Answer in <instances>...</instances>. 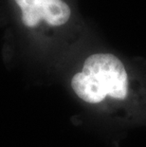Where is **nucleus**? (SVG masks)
Listing matches in <instances>:
<instances>
[{
	"mask_svg": "<svg viewBox=\"0 0 146 147\" xmlns=\"http://www.w3.org/2000/svg\"><path fill=\"white\" fill-rule=\"evenodd\" d=\"M71 86L78 97L90 104H98L106 95L123 100L128 91V77L116 56L98 53L86 59L83 70L72 78Z\"/></svg>",
	"mask_w": 146,
	"mask_h": 147,
	"instance_id": "obj_1",
	"label": "nucleus"
},
{
	"mask_svg": "<svg viewBox=\"0 0 146 147\" xmlns=\"http://www.w3.org/2000/svg\"><path fill=\"white\" fill-rule=\"evenodd\" d=\"M22 11V21L29 28L44 20L50 26H61L70 17V9L63 0H15Z\"/></svg>",
	"mask_w": 146,
	"mask_h": 147,
	"instance_id": "obj_2",
	"label": "nucleus"
}]
</instances>
